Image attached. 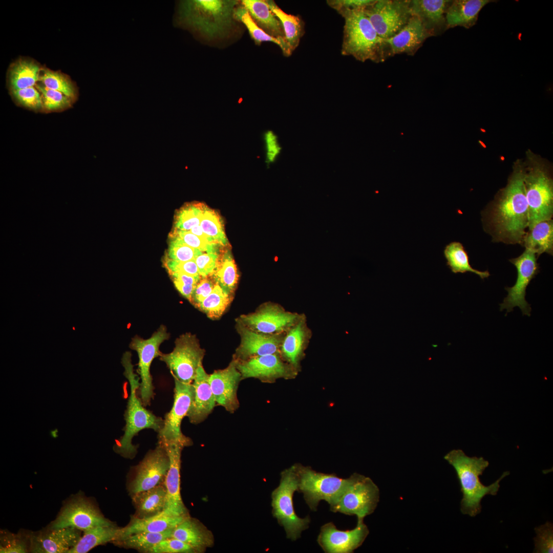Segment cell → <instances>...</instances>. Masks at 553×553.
Returning <instances> with one entry per match:
<instances>
[{
    "instance_id": "6da1fadb",
    "label": "cell",
    "mask_w": 553,
    "mask_h": 553,
    "mask_svg": "<svg viewBox=\"0 0 553 553\" xmlns=\"http://www.w3.org/2000/svg\"><path fill=\"white\" fill-rule=\"evenodd\" d=\"M524 169H515L506 186L486 215V228L494 241L521 244L528 228Z\"/></svg>"
},
{
    "instance_id": "7a4b0ae2",
    "label": "cell",
    "mask_w": 553,
    "mask_h": 553,
    "mask_svg": "<svg viewBox=\"0 0 553 553\" xmlns=\"http://www.w3.org/2000/svg\"><path fill=\"white\" fill-rule=\"evenodd\" d=\"M236 0H186L178 3L176 25L211 39L224 36L233 24Z\"/></svg>"
},
{
    "instance_id": "3957f363",
    "label": "cell",
    "mask_w": 553,
    "mask_h": 553,
    "mask_svg": "<svg viewBox=\"0 0 553 553\" xmlns=\"http://www.w3.org/2000/svg\"><path fill=\"white\" fill-rule=\"evenodd\" d=\"M444 459L455 469L460 485L462 498L460 511L463 515L474 517L481 512V502L487 495H496L500 488L499 483L510 474L506 471L490 485L483 484L479 478L489 465L488 461L482 457H469L460 449L453 450L447 453Z\"/></svg>"
},
{
    "instance_id": "277c9868",
    "label": "cell",
    "mask_w": 553,
    "mask_h": 553,
    "mask_svg": "<svg viewBox=\"0 0 553 553\" xmlns=\"http://www.w3.org/2000/svg\"><path fill=\"white\" fill-rule=\"evenodd\" d=\"M131 356V353L127 351L121 358V364L124 369L123 374L130 385V395L124 414V434L114 446L116 453L127 458H133L137 453V446L132 443L134 437L145 429L159 432L164 421L161 417L147 410L137 396L136 390L139 388L140 382L139 378L134 373Z\"/></svg>"
},
{
    "instance_id": "5b68a950",
    "label": "cell",
    "mask_w": 553,
    "mask_h": 553,
    "mask_svg": "<svg viewBox=\"0 0 553 553\" xmlns=\"http://www.w3.org/2000/svg\"><path fill=\"white\" fill-rule=\"evenodd\" d=\"M365 9L341 14L345 19L341 53L361 62H382L387 57L384 39L377 34Z\"/></svg>"
},
{
    "instance_id": "8992f818",
    "label": "cell",
    "mask_w": 553,
    "mask_h": 553,
    "mask_svg": "<svg viewBox=\"0 0 553 553\" xmlns=\"http://www.w3.org/2000/svg\"><path fill=\"white\" fill-rule=\"evenodd\" d=\"M297 479V491L312 511H316L319 502L324 500L333 505L340 496L360 475L353 474L348 478H341L334 473L317 472L310 466L294 464Z\"/></svg>"
},
{
    "instance_id": "52a82bcc",
    "label": "cell",
    "mask_w": 553,
    "mask_h": 553,
    "mask_svg": "<svg viewBox=\"0 0 553 553\" xmlns=\"http://www.w3.org/2000/svg\"><path fill=\"white\" fill-rule=\"evenodd\" d=\"M297 491V479L294 465L283 471L279 486L271 493L273 516L283 527L287 539L295 541L309 527L310 518L299 517L295 513L293 496Z\"/></svg>"
},
{
    "instance_id": "ba28073f",
    "label": "cell",
    "mask_w": 553,
    "mask_h": 553,
    "mask_svg": "<svg viewBox=\"0 0 553 553\" xmlns=\"http://www.w3.org/2000/svg\"><path fill=\"white\" fill-rule=\"evenodd\" d=\"M524 186L528 206V229L553 215L552 180L539 164L524 169Z\"/></svg>"
},
{
    "instance_id": "9c48e42d",
    "label": "cell",
    "mask_w": 553,
    "mask_h": 553,
    "mask_svg": "<svg viewBox=\"0 0 553 553\" xmlns=\"http://www.w3.org/2000/svg\"><path fill=\"white\" fill-rule=\"evenodd\" d=\"M173 350L162 353L160 359L168 368L174 378L192 384L198 368L202 365L205 350L202 349L195 335L186 333L180 335L175 342Z\"/></svg>"
},
{
    "instance_id": "30bf717a",
    "label": "cell",
    "mask_w": 553,
    "mask_h": 553,
    "mask_svg": "<svg viewBox=\"0 0 553 553\" xmlns=\"http://www.w3.org/2000/svg\"><path fill=\"white\" fill-rule=\"evenodd\" d=\"M379 499L378 486L370 478L360 474L330 509L334 513L355 515L357 519H364L374 512Z\"/></svg>"
},
{
    "instance_id": "8fae6325",
    "label": "cell",
    "mask_w": 553,
    "mask_h": 553,
    "mask_svg": "<svg viewBox=\"0 0 553 553\" xmlns=\"http://www.w3.org/2000/svg\"><path fill=\"white\" fill-rule=\"evenodd\" d=\"M410 1L378 0L364 12L378 36L388 39L399 32L412 16Z\"/></svg>"
},
{
    "instance_id": "7c38bea8",
    "label": "cell",
    "mask_w": 553,
    "mask_h": 553,
    "mask_svg": "<svg viewBox=\"0 0 553 553\" xmlns=\"http://www.w3.org/2000/svg\"><path fill=\"white\" fill-rule=\"evenodd\" d=\"M169 337V334L166 327L162 325L150 338L143 339L135 336L130 343V348L135 350L138 355V373L141 379L139 387L140 399L144 407L150 405L154 396V387L150 372L152 363L156 357L161 355L160 346Z\"/></svg>"
},
{
    "instance_id": "4fadbf2b",
    "label": "cell",
    "mask_w": 553,
    "mask_h": 553,
    "mask_svg": "<svg viewBox=\"0 0 553 553\" xmlns=\"http://www.w3.org/2000/svg\"><path fill=\"white\" fill-rule=\"evenodd\" d=\"M509 262L516 267L517 277L514 286L505 288L508 294L500 304V311L506 309L507 312H509L515 307H518L523 315L529 316L531 309L525 300L526 290L531 281L539 272L537 257L534 252L525 249L520 256L510 259Z\"/></svg>"
},
{
    "instance_id": "5bb4252c",
    "label": "cell",
    "mask_w": 553,
    "mask_h": 553,
    "mask_svg": "<svg viewBox=\"0 0 553 553\" xmlns=\"http://www.w3.org/2000/svg\"><path fill=\"white\" fill-rule=\"evenodd\" d=\"M174 402L169 412L164 416L163 424L158 432V440L174 441L186 446L193 444L192 439L181 432L183 419L187 416L193 401L194 387L192 384L182 382L174 378Z\"/></svg>"
},
{
    "instance_id": "9a60e30c",
    "label": "cell",
    "mask_w": 553,
    "mask_h": 553,
    "mask_svg": "<svg viewBox=\"0 0 553 553\" xmlns=\"http://www.w3.org/2000/svg\"><path fill=\"white\" fill-rule=\"evenodd\" d=\"M169 466V459L162 444L149 451L135 467L133 477L129 485L131 495L164 484Z\"/></svg>"
},
{
    "instance_id": "2e32d148",
    "label": "cell",
    "mask_w": 553,
    "mask_h": 553,
    "mask_svg": "<svg viewBox=\"0 0 553 553\" xmlns=\"http://www.w3.org/2000/svg\"><path fill=\"white\" fill-rule=\"evenodd\" d=\"M112 525L114 523L105 518L92 502L79 496L63 506L50 527H73L84 531L98 526Z\"/></svg>"
},
{
    "instance_id": "e0dca14e",
    "label": "cell",
    "mask_w": 553,
    "mask_h": 553,
    "mask_svg": "<svg viewBox=\"0 0 553 553\" xmlns=\"http://www.w3.org/2000/svg\"><path fill=\"white\" fill-rule=\"evenodd\" d=\"M369 534L364 519H357L355 528L342 530L331 522L322 526L317 542L326 553H352L360 546Z\"/></svg>"
},
{
    "instance_id": "ac0fdd59",
    "label": "cell",
    "mask_w": 553,
    "mask_h": 553,
    "mask_svg": "<svg viewBox=\"0 0 553 553\" xmlns=\"http://www.w3.org/2000/svg\"><path fill=\"white\" fill-rule=\"evenodd\" d=\"M164 447L169 459V466L164 482L167 493L166 512L175 516H189L180 493L181 457L183 444L174 441H159Z\"/></svg>"
},
{
    "instance_id": "d6986e66",
    "label": "cell",
    "mask_w": 553,
    "mask_h": 553,
    "mask_svg": "<svg viewBox=\"0 0 553 553\" xmlns=\"http://www.w3.org/2000/svg\"><path fill=\"white\" fill-rule=\"evenodd\" d=\"M241 380L234 358L227 367L209 374V381L216 405L230 413L236 411L240 406L237 393Z\"/></svg>"
},
{
    "instance_id": "ffe728a7",
    "label": "cell",
    "mask_w": 553,
    "mask_h": 553,
    "mask_svg": "<svg viewBox=\"0 0 553 553\" xmlns=\"http://www.w3.org/2000/svg\"><path fill=\"white\" fill-rule=\"evenodd\" d=\"M296 317L278 307L266 305L254 312L241 315L237 321L254 331L276 334L291 326Z\"/></svg>"
},
{
    "instance_id": "44dd1931",
    "label": "cell",
    "mask_w": 553,
    "mask_h": 553,
    "mask_svg": "<svg viewBox=\"0 0 553 553\" xmlns=\"http://www.w3.org/2000/svg\"><path fill=\"white\" fill-rule=\"evenodd\" d=\"M237 329L241 343L233 358L238 360L268 354H278L282 341L277 334H267L254 331L237 321Z\"/></svg>"
},
{
    "instance_id": "7402d4cb",
    "label": "cell",
    "mask_w": 553,
    "mask_h": 553,
    "mask_svg": "<svg viewBox=\"0 0 553 553\" xmlns=\"http://www.w3.org/2000/svg\"><path fill=\"white\" fill-rule=\"evenodd\" d=\"M81 536V530L73 527L48 529L30 535V552L68 553Z\"/></svg>"
},
{
    "instance_id": "603a6c76",
    "label": "cell",
    "mask_w": 553,
    "mask_h": 553,
    "mask_svg": "<svg viewBox=\"0 0 553 553\" xmlns=\"http://www.w3.org/2000/svg\"><path fill=\"white\" fill-rule=\"evenodd\" d=\"M432 36L420 19L412 15L406 25L396 34L384 39L387 57L405 53L413 55L424 41Z\"/></svg>"
},
{
    "instance_id": "cb8c5ba5",
    "label": "cell",
    "mask_w": 553,
    "mask_h": 553,
    "mask_svg": "<svg viewBox=\"0 0 553 553\" xmlns=\"http://www.w3.org/2000/svg\"><path fill=\"white\" fill-rule=\"evenodd\" d=\"M235 360L242 380L254 378L262 381H270L289 374L288 367L278 354L256 356L244 360Z\"/></svg>"
},
{
    "instance_id": "d4e9b609",
    "label": "cell",
    "mask_w": 553,
    "mask_h": 553,
    "mask_svg": "<svg viewBox=\"0 0 553 553\" xmlns=\"http://www.w3.org/2000/svg\"><path fill=\"white\" fill-rule=\"evenodd\" d=\"M209 375L202 365L198 369L192 382L194 397L187 417L190 423L198 424L205 420L212 413L216 405L209 381Z\"/></svg>"
},
{
    "instance_id": "484cf974",
    "label": "cell",
    "mask_w": 553,
    "mask_h": 553,
    "mask_svg": "<svg viewBox=\"0 0 553 553\" xmlns=\"http://www.w3.org/2000/svg\"><path fill=\"white\" fill-rule=\"evenodd\" d=\"M172 537L190 545L198 553L204 552L214 544L212 533L199 520L190 516L173 528Z\"/></svg>"
},
{
    "instance_id": "4316f807",
    "label": "cell",
    "mask_w": 553,
    "mask_h": 553,
    "mask_svg": "<svg viewBox=\"0 0 553 553\" xmlns=\"http://www.w3.org/2000/svg\"><path fill=\"white\" fill-rule=\"evenodd\" d=\"M451 1L413 0L410 7L412 15L419 18L432 35L446 28L445 13Z\"/></svg>"
},
{
    "instance_id": "83f0119b",
    "label": "cell",
    "mask_w": 553,
    "mask_h": 553,
    "mask_svg": "<svg viewBox=\"0 0 553 553\" xmlns=\"http://www.w3.org/2000/svg\"><path fill=\"white\" fill-rule=\"evenodd\" d=\"M189 516H175L165 511L146 518H139L133 515L127 525L119 528L113 542L138 533L161 532L168 530L174 527Z\"/></svg>"
},
{
    "instance_id": "f1b7e54d",
    "label": "cell",
    "mask_w": 553,
    "mask_h": 553,
    "mask_svg": "<svg viewBox=\"0 0 553 553\" xmlns=\"http://www.w3.org/2000/svg\"><path fill=\"white\" fill-rule=\"evenodd\" d=\"M493 1L455 0L451 1L445 13L446 29L456 26L470 28L477 22L479 12Z\"/></svg>"
},
{
    "instance_id": "f546056e",
    "label": "cell",
    "mask_w": 553,
    "mask_h": 553,
    "mask_svg": "<svg viewBox=\"0 0 553 553\" xmlns=\"http://www.w3.org/2000/svg\"><path fill=\"white\" fill-rule=\"evenodd\" d=\"M241 4L248 10L253 22L266 33L286 40L282 24L270 9L266 1L243 0Z\"/></svg>"
},
{
    "instance_id": "4dcf8cb0",
    "label": "cell",
    "mask_w": 553,
    "mask_h": 553,
    "mask_svg": "<svg viewBox=\"0 0 553 553\" xmlns=\"http://www.w3.org/2000/svg\"><path fill=\"white\" fill-rule=\"evenodd\" d=\"M136 509L134 516L146 518L157 515L165 510L167 493L164 484L132 495Z\"/></svg>"
},
{
    "instance_id": "1f68e13d",
    "label": "cell",
    "mask_w": 553,
    "mask_h": 553,
    "mask_svg": "<svg viewBox=\"0 0 553 553\" xmlns=\"http://www.w3.org/2000/svg\"><path fill=\"white\" fill-rule=\"evenodd\" d=\"M537 258L543 253L552 254L553 251V221L551 219L536 223L526 231L522 243Z\"/></svg>"
},
{
    "instance_id": "d6a6232c",
    "label": "cell",
    "mask_w": 553,
    "mask_h": 553,
    "mask_svg": "<svg viewBox=\"0 0 553 553\" xmlns=\"http://www.w3.org/2000/svg\"><path fill=\"white\" fill-rule=\"evenodd\" d=\"M41 71L33 60L22 59L16 61L9 71L8 81L12 91L33 87L39 80Z\"/></svg>"
},
{
    "instance_id": "836d02e7",
    "label": "cell",
    "mask_w": 553,
    "mask_h": 553,
    "mask_svg": "<svg viewBox=\"0 0 553 553\" xmlns=\"http://www.w3.org/2000/svg\"><path fill=\"white\" fill-rule=\"evenodd\" d=\"M266 2L270 9L282 24L285 40L292 53L298 47L304 35V22L299 16L284 12L273 1L266 0Z\"/></svg>"
},
{
    "instance_id": "e575fe53",
    "label": "cell",
    "mask_w": 553,
    "mask_h": 553,
    "mask_svg": "<svg viewBox=\"0 0 553 553\" xmlns=\"http://www.w3.org/2000/svg\"><path fill=\"white\" fill-rule=\"evenodd\" d=\"M119 527L115 524L98 526L83 531L77 544L68 553H86L99 545L112 542Z\"/></svg>"
},
{
    "instance_id": "d590c367",
    "label": "cell",
    "mask_w": 553,
    "mask_h": 553,
    "mask_svg": "<svg viewBox=\"0 0 553 553\" xmlns=\"http://www.w3.org/2000/svg\"><path fill=\"white\" fill-rule=\"evenodd\" d=\"M444 255L447 265L454 273L473 272L483 280L490 275L487 270L481 271L471 266L468 254L459 242H452L447 245L444 249Z\"/></svg>"
},
{
    "instance_id": "8d00e7d4",
    "label": "cell",
    "mask_w": 553,
    "mask_h": 553,
    "mask_svg": "<svg viewBox=\"0 0 553 553\" xmlns=\"http://www.w3.org/2000/svg\"><path fill=\"white\" fill-rule=\"evenodd\" d=\"M235 19L241 22L247 28L251 37L256 45H260L263 41H271L278 45L283 54L288 56L291 55L289 47L285 40L273 37L263 31L253 22L248 10L242 5L236 7L233 12Z\"/></svg>"
},
{
    "instance_id": "74e56055",
    "label": "cell",
    "mask_w": 553,
    "mask_h": 553,
    "mask_svg": "<svg viewBox=\"0 0 553 553\" xmlns=\"http://www.w3.org/2000/svg\"><path fill=\"white\" fill-rule=\"evenodd\" d=\"M174 528V527H173ZM161 532H141L129 535L112 543L119 546L136 549L142 552L147 551L162 540L172 537L173 528Z\"/></svg>"
},
{
    "instance_id": "f35d334b",
    "label": "cell",
    "mask_w": 553,
    "mask_h": 553,
    "mask_svg": "<svg viewBox=\"0 0 553 553\" xmlns=\"http://www.w3.org/2000/svg\"><path fill=\"white\" fill-rule=\"evenodd\" d=\"M212 276L224 291L232 295L237 284L238 274L236 265L229 251L225 252L219 259Z\"/></svg>"
},
{
    "instance_id": "ab89813d",
    "label": "cell",
    "mask_w": 553,
    "mask_h": 553,
    "mask_svg": "<svg viewBox=\"0 0 553 553\" xmlns=\"http://www.w3.org/2000/svg\"><path fill=\"white\" fill-rule=\"evenodd\" d=\"M216 283L211 293L198 307L211 318L220 317L229 306L231 297Z\"/></svg>"
},
{
    "instance_id": "60d3db41",
    "label": "cell",
    "mask_w": 553,
    "mask_h": 553,
    "mask_svg": "<svg viewBox=\"0 0 553 553\" xmlns=\"http://www.w3.org/2000/svg\"><path fill=\"white\" fill-rule=\"evenodd\" d=\"M39 80L46 87L60 92L71 100L76 97L77 91L75 84L68 76L60 72L47 69H41Z\"/></svg>"
},
{
    "instance_id": "b9f144b4",
    "label": "cell",
    "mask_w": 553,
    "mask_h": 553,
    "mask_svg": "<svg viewBox=\"0 0 553 553\" xmlns=\"http://www.w3.org/2000/svg\"><path fill=\"white\" fill-rule=\"evenodd\" d=\"M200 225L213 241L223 246L228 244L221 217L214 210L206 206Z\"/></svg>"
},
{
    "instance_id": "7bdbcfd3",
    "label": "cell",
    "mask_w": 553,
    "mask_h": 553,
    "mask_svg": "<svg viewBox=\"0 0 553 553\" xmlns=\"http://www.w3.org/2000/svg\"><path fill=\"white\" fill-rule=\"evenodd\" d=\"M206 205L201 203H190L184 205L176 213L175 228L189 231L194 226L200 225Z\"/></svg>"
},
{
    "instance_id": "ee69618b",
    "label": "cell",
    "mask_w": 553,
    "mask_h": 553,
    "mask_svg": "<svg viewBox=\"0 0 553 553\" xmlns=\"http://www.w3.org/2000/svg\"><path fill=\"white\" fill-rule=\"evenodd\" d=\"M304 331L300 324L291 329L282 342L281 350L284 356L295 364L303 345Z\"/></svg>"
},
{
    "instance_id": "f6af8a7d",
    "label": "cell",
    "mask_w": 553,
    "mask_h": 553,
    "mask_svg": "<svg viewBox=\"0 0 553 553\" xmlns=\"http://www.w3.org/2000/svg\"><path fill=\"white\" fill-rule=\"evenodd\" d=\"M202 253V251L187 245L179 238L171 235L166 258L172 260L185 262L195 260L197 257Z\"/></svg>"
},
{
    "instance_id": "bcb514c9",
    "label": "cell",
    "mask_w": 553,
    "mask_h": 553,
    "mask_svg": "<svg viewBox=\"0 0 553 553\" xmlns=\"http://www.w3.org/2000/svg\"><path fill=\"white\" fill-rule=\"evenodd\" d=\"M1 553H25L30 551V535L24 536L1 531Z\"/></svg>"
},
{
    "instance_id": "7dc6e473",
    "label": "cell",
    "mask_w": 553,
    "mask_h": 553,
    "mask_svg": "<svg viewBox=\"0 0 553 553\" xmlns=\"http://www.w3.org/2000/svg\"><path fill=\"white\" fill-rule=\"evenodd\" d=\"M40 93L43 102V109L48 112L56 111L69 108L71 99L63 93L50 89L44 85H36Z\"/></svg>"
},
{
    "instance_id": "c3c4849f",
    "label": "cell",
    "mask_w": 553,
    "mask_h": 553,
    "mask_svg": "<svg viewBox=\"0 0 553 553\" xmlns=\"http://www.w3.org/2000/svg\"><path fill=\"white\" fill-rule=\"evenodd\" d=\"M536 537L534 538L535 553H552L553 551V524L550 522L535 528Z\"/></svg>"
},
{
    "instance_id": "681fc988",
    "label": "cell",
    "mask_w": 553,
    "mask_h": 553,
    "mask_svg": "<svg viewBox=\"0 0 553 553\" xmlns=\"http://www.w3.org/2000/svg\"><path fill=\"white\" fill-rule=\"evenodd\" d=\"M16 101L21 105L34 110L43 109L42 96L34 87L11 91Z\"/></svg>"
},
{
    "instance_id": "f907efd6",
    "label": "cell",
    "mask_w": 553,
    "mask_h": 553,
    "mask_svg": "<svg viewBox=\"0 0 553 553\" xmlns=\"http://www.w3.org/2000/svg\"><path fill=\"white\" fill-rule=\"evenodd\" d=\"M147 553H198L190 545L173 537L164 539L151 547Z\"/></svg>"
},
{
    "instance_id": "816d5d0a",
    "label": "cell",
    "mask_w": 553,
    "mask_h": 553,
    "mask_svg": "<svg viewBox=\"0 0 553 553\" xmlns=\"http://www.w3.org/2000/svg\"><path fill=\"white\" fill-rule=\"evenodd\" d=\"M171 235L175 236L182 240L187 245L199 249L202 252H212L218 250V247L221 245L217 243L210 242L200 238L189 231L174 229Z\"/></svg>"
},
{
    "instance_id": "f5cc1de1",
    "label": "cell",
    "mask_w": 553,
    "mask_h": 553,
    "mask_svg": "<svg viewBox=\"0 0 553 553\" xmlns=\"http://www.w3.org/2000/svg\"><path fill=\"white\" fill-rule=\"evenodd\" d=\"M168 274L177 290L184 297L190 302L197 285L201 278L179 272H172Z\"/></svg>"
},
{
    "instance_id": "db71d44e",
    "label": "cell",
    "mask_w": 553,
    "mask_h": 553,
    "mask_svg": "<svg viewBox=\"0 0 553 553\" xmlns=\"http://www.w3.org/2000/svg\"><path fill=\"white\" fill-rule=\"evenodd\" d=\"M265 162L267 166L274 163L279 157L282 146L277 135L272 130L266 131L263 135Z\"/></svg>"
},
{
    "instance_id": "11a10c76",
    "label": "cell",
    "mask_w": 553,
    "mask_h": 553,
    "mask_svg": "<svg viewBox=\"0 0 553 553\" xmlns=\"http://www.w3.org/2000/svg\"><path fill=\"white\" fill-rule=\"evenodd\" d=\"M219 259L218 250L203 253L197 257L195 262L201 277L212 276L217 268Z\"/></svg>"
},
{
    "instance_id": "9f6ffc18",
    "label": "cell",
    "mask_w": 553,
    "mask_h": 553,
    "mask_svg": "<svg viewBox=\"0 0 553 553\" xmlns=\"http://www.w3.org/2000/svg\"><path fill=\"white\" fill-rule=\"evenodd\" d=\"M163 265L168 273L179 272L201 278L195 260L180 262L172 260L165 257L163 260Z\"/></svg>"
},
{
    "instance_id": "6f0895ef",
    "label": "cell",
    "mask_w": 553,
    "mask_h": 553,
    "mask_svg": "<svg viewBox=\"0 0 553 553\" xmlns=\"http://www.w3.org/2000/svg\"><path fill=\"white\" fill-rule=\"evenodd\" d=\"M373 0H328L329 6L335 10L340 15L350 11L362 10L374 2Z\"/></svg>"
},
{
    "instance_id": "680465c9",
    "label": "cell",
    "mask_w": 553,
    "mask_h": 553,
    "mask_svg": "<svg viewBox=\"0 0 553 553\" xmlns=\"http://www.w3.org/2000/svg\"><path fill=\"white\" fill-rule=\"evenodd\" d=\"M210 278H201L194 291L190 302L197 308L211 293L216 284Z\"/></svg>"
},
{
    "instance_id": "91938a15",
    "label": "cell",
    "mask_w": 553,
    "mask_h": 553,
    "mask_svg": "<svg viewBox=\"0 0 553 553\" xmlns=\"http://www.w3.org/2000/svg\"><path fill=\"white\" fill-rule=\"evenodd\" d=\"M189 231L197 236L206 240L209 242H215L203 232L200 225L194 226L190 229Z\"/></svg>"
}]
</instances>
